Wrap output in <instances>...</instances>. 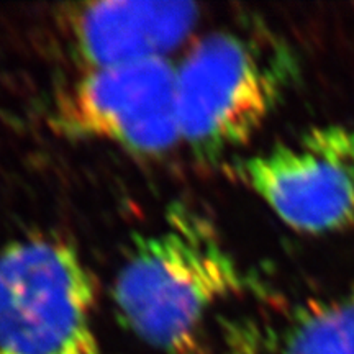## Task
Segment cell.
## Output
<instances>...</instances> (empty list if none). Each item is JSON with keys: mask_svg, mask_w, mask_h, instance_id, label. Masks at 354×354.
Returning a JSON list of instances; mask_svg holds the SVG:
<instances>
[{"mask_svg": "<svg viewBox=\"0 0 354 354\" xmlns=\"http://www.w3.org/2000/svg\"><path fill=\"white\" fill-rule=\"evenodd\" d=\"M248 286L214 225L179 205L133 240L112 297L120 320L141 342L166 354H192L207 317Z\"/></svg>", "mask_w": 354, "mask_h": 354, "instance_id": "cell-1", "label": "cell"}, {"mask_svg": "<svg viewBox=\"0 0 354 354\" xmlns=\"http://www.w3.org/2000/svg\"><path fill=\"white\" fill-rule=\"evenodd\" d=\"M97 284L81 253L53 236L0 251V354H100Z\"/></svg>", "mask_w": 354, "mask_h": 354, "instance_id": "cell-2", "label": "cell"}, {"mask_svg": "<svg viewBox=\"0 0 354 354\" xmlns=\"http://www.w3.org/2000/svg\"><path fill=\"white\" fill-rule=\"evenodd\" d=\"M277 63L245 35L215 32L198 39L176 66L180 143L205 161L245 146L276 107Z\"/></svg>", "mask_w": 354, "mask_h": 354, "instance_id": "cell-3", "label": "cell"}, {"mask_svg": "<svg viewBox=\"0 0 354 354\" xmlns=\"http://www.w3.org/2000/svg\"><path fill=\"white\" fill-rule=\"evenodd\" d=\"M53 128L107 141L136 154H162L180 143L176 66L146 59L82 71L56 97Z\"/></svg>", "mask_w": 354, "mask_h": 354, "instance_id": "cell-4", "label": "cell"}, {"mask_svg": "<svg viewBox=\"0 0 354 354\" xmlns=\"http://www.w3.org/2000/svg\"><path fill=\"white\" fill-rule=\"evenodd\" d=\"M236 172L297 232L354 230V127H315L294 143L243 159Z\"/></svg>", "mask_w": 354, "mask_h": 354, "instance_id": "cell-5", "label": "cell"}, {"mask_svg": "<svg viewBox=\"0 0 354 354\" xmlns=\"http://www.w3.org/2000/svg\"><path fill=\"white\" fill-rule=\"evenodd\" d=\"M201 10L190 2L109 0L61 13L69 50L84 71L146 59H169L192 35Z\"/></svg>", "mask_w": 354, "mask_h": 354, "instance_id": "cell-6", "label": "cell"}, {"mask_svg": "<svg viewBox=\"0 0 354 354\" xmlns=\"http://www.w3.org/2000/svg\"><path fill=\"white\" fill-rule=\"evenodd\" d=\"M227 333L241 354H354V289L297 304L269 318H246Z\"/></svg>", "mask_w": 354, "mask_h": 354, "instance_id": "cell-7", "label": "cell"}, {"mask_svg": "<svg viewBox=\"0 0 354 354\" xmlns=\"http://www.w3.org/2000/svg\"><path fill=\"white\" fill-rule=\"evenodd\" d=\"M220 354H241L240 348L236 346V343L233 342L232 336L228 333L225 335V339H223V346H221V351Z\"/></svg>", "mask_w": 354, "mask_h": 354, "instance_id": "cell-8", "label": "cell"}]
</instances>
